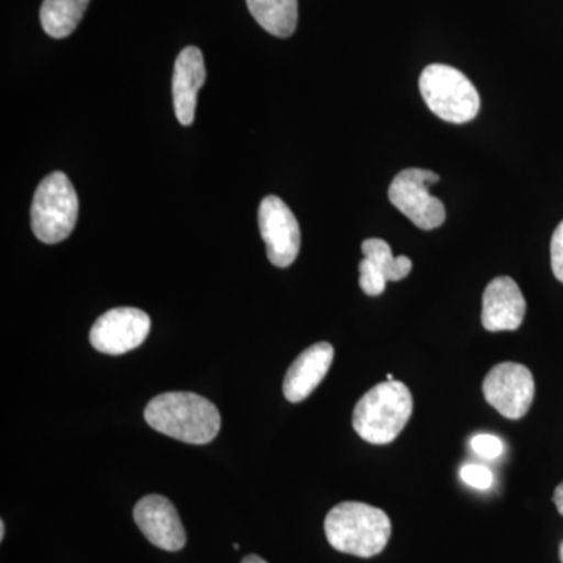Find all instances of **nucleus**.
Listing matches in <instances>:
<instances>
[{"instance_id":"1","label":"nucleus","mask_w":563,"mask_h":563,"mask_svg":"<svg viewBox=\"0 0 563 563\" xmlns=\"http://www.w3.org/2000/svg\"><path fill=\"white\" fill-rule=\"evenodd\" d=\"M144 418L155 431L184 443L213 442L221 429L220 410L196 393H163L147 404Z\"/></svg>"},{"instance_id":"2","label":"nucleus","mask_w":563,"mask_h":563,"mask_svg":"<svg viewBox=\"0 0 563 563\" xmlns=\"http://www.w3.org/2000/svg\"><path fill=\"white\" fill-rule=\"evenodd\" d=\"M324 532L333 550L369 559L387 547L391 521L384 510L369 504L344 501L325 517Z\"/></svg>"},{"instance_id":"3","label":"nucleus","mask_w":563,"mask_h":563,"mask_svg":"<svg viewBox=\"0 0 563 563\" xmlns=\"http://www.w3.org/2000/svg\"><path fill=\"white\" fill-rule=\"evenodd\" d=\"M412 393L399 380H387L362 396L352 415L361 439L373 444L391 443L412 417Z\"/></svg>"},{"instance_id":"4","label":"nucleus","mask_w":563,"mask_h":563,"mask_svg":"<svg viewBox=\"0 0 563 563\" xmlns=\"http://www.w3.org/2000/svg\"><path fill=\"white\" fill-rule=\"evenodd\" d=\"M79 217V198L65 173L44 177L32 203V231L40 242L60 243L68 239Z\"/></svg>"},{"instance_id":"5","label":"nucleus","mask_w":563,"mask_h":563,"mask_svg":"<svg viewBox=\"0 0 563 563\" xmlns=\"http://www.w3.org/2000/svg\"><path fill=\"white\" fill-rule=\"evenodd\" d=\"M426 106L440 120L465 124L479 113V92L468 77L448 65H429L420 77Z\"/></svg>"},{"instance_id":"6","label":"nucleus","mask_w":563,"mask_h":563,"mask_svg":"<svg viewBox=\"0 0 563 563\" xmlns=\"http://www.w3.org/2000/svg\"><path fill=\"white\" fill-rule=\"evenodd\" d=\"M437 181H440L439 174L409 168L399 173L388 188V198L393 206L422 231L440 228L446 220L443 202L429 191Z\"/></svg>"},{"instance_id":"7","label":"nucleus","mask_w":563,"mask_h":563,"mask_svg":"<svg viewBox=\"0 0 563 563\" xmlns=\"http://www.w3.org/2000/svg\"><path fill=\"white\" fill-rule=\"evenodd\" d=\"M485 399L509 420H520L531 409L536 396L532 373L521 363L504 362L484 379Z\"/></svg>"},{"instance_id":"8","label":"nucleus","mask_w":563,"mask_h":563,"mask_svg":"<svg viewBox=\"0 0 563 563\" xmlns=\"http://www.w3.org/2000/svg\"><path fill=\"white\" fill-rule=\"evenodd\" d=\"M258 228L268 261L277 268H288L301 250V229L290 207L277 196H266L258 207Z\"/></svg>"},{"instance_id":"9","label":"nucleus","mask_w":563,"mask_h":563,"mask_svg":"<svg viewBox=\"0 0 563 563\" xmlns=\"http://www.w3.org/2000/svg\"><path fill=\"white\" fill-rule=\"evenodd\" d=\"M150 332V314L133 307H118L92 324L90 343L102 354L120 355L141 346Z\"/></svg>"},{"instance_id":"10","label":"nucleus","mask_w":563,"mask_h":563,"mask_svg":"<svg viewBox=\"0 0 563 563\" xmlns=\"http://www.w3.org/2000/svg\"><path fill=\"white\" fill-rule=\"evenodd\" d=\"M133 518L143 536L161 550L176 553L187 544V533L179 514L165 496H144L136 503Z\"/></svg>"},{"instance_id":"11","label":"nucleus","mask_w":563,"mask_h":563,"mask_svg":"<svg viewBox=\"0 0 563 563\" xmlns=\"http://www.w3.org/2000/svg\"><path fill=\"white\" fill-rule=\"evenodd\" d=\"M525 314V296L512 277H496L487 285L483 296V325L488 332L517 331Z\"/></svg>"},{"instance_id":"12","label":"nucleus","mask_w":563,"mask_h":563,"mask_svg":"<svg viewBox=\"0 0 563 563\" xmlns=\"http://www.w3.org/2000/svg\"><path fill=\"white\" fill-rule=\"evenodd\" d=\"M207 79L201 49L185 47L177 57L173 74L174 111L181 125H191L198 106V92Z\"/></svg>"},{"instance_id":"13","label":"nucleus","mask_w":563,"mask_h":563,"mask_svg":"<svg viewBox=\"0 0 563 563\" xmlns=\"http://www.w3.org/2000/svg\"><path fill=\"white\" fill-rule=\"evenodd\" d=\"M335 351L331 343H317L291 363L284 379V395L290 402L309 398L331 369Z\"/></svg>"},{"instance_id":"14","label":"nucleus","mask_w":563,"mask_h":563,"mask_svg":"<svg viewBox=\"0 0 563 563\" xmlns=\"http://www.w3.org/2000/svg\"><path fill=\"white\" fill-rule=\"evenodd\" d=\"M252 18L277 38H288L298 27V0H246Z\"/></svg>"},{"instance_id":"15","label":"nucleus","mask_w":563,"mask_h":563,"mask_svg":"<svg viewBox=\"0 0 563 563\" xmlns=\"http://www.w3.org/2000/svg\"><path fill=\"white\" fill-rule=\"evenodd\" d=\"M90 0H44L40 20L43 31L51 38H66L76 31Z\"/></svg>"},{"instance_id":"16","label":"nucleus","mask_w":563,"mask_h":563,"mask_svg":"<svg viewBox=\"0 0 563 563\" xmlns=\"http://www.w3.org/2000/svg\"><path fill=\"white\" fill-rule=\"evenodd\" d=\"M362 252L365 258H368L388 282L402 280L412 272V261L406 255L393 257L390 244L384 242V240H365L362 243Z\"/></svg>"},{"instance_id":"17","label":"nucleus","mask_w":563,"mask_h":563,"mask_svg":"<svg viewBox=\"0 0 563 563\" xmlns=\"http://www.w3.org/2000/svg\"><path fill=\"white\" fill-rule=\"evenodd\" d=\"M358 273H361V287L365 295H383L388 280L385 279L384 274L368 258L363 257L361 265H358Z\"/></svg>"},{"instance_id":"18","label":"nucleus","mask_w":563,"mask_h":563,"mask_svg":"<svg viewBox=\"0 0 563 563\" xmlns=\"http://www.w3.org/2000/svg\"><path fill=\"white\" fill-rule=\"evenodd\" d=\"M461 477L463 483L470 485V487L476 488V490H488L493 485V474L490 470L484 465H474V463L463 465L461 468Z\"/></svg>"},{"instance_id":"19","label":"nucleus","mask_w":563,"mask_h":563,"mask_svg":"<svg viewBox=\"0 0 563 563\" xmlns=\"http://www.w3.org/2000/svg\"><path fill=\"white\" fill-rule=\"evenodd\" d=\"M472 448L474 453L481 455V457L495 461L503 454L504 443L498 437L481 433V435L473 437Z\"/></svg>"},{"instance_id":"20","label":"nucleus","mask_w":563,"mask_h":563,"mask_svg":"<svg viewBox=\"0 0 563 563\" xmlns=\"http://www.w3.org/2000/svg\"><path fill=\"white\" fill-rule=\"evenodd\" d=\"M551 266H553L555 279L563 284V221L555 229L551 240Z\"/></svg>"},{"instance_id":"21","label":"nucleus","mask_w":563,"mask_h":563,"mask_svg":"<svg viewBox=\"0 0 563 563\" xmlns=\"http://www.w3.org/2000/svg\"><path fill=\"white\" fill-rule=\"evenodd\" d=\"M554 504L558 507L559 514L563 515V483L555 488Z\"/></svg>"},{"instance_id":"22","label":"nucleus","mask_w":563,"mask_h":563,"mask_svg":"<svg viewBox=\"0 0 563 563\" xmlns=\"http://www.w3.org/2000/svg\"><path fill=\"white\" fill-rule=\"evenodd\" d=\"M242 563H268V562L263 561L261 555L251 554V555H246V558L243 559Z\"/></svg>"},{"instance_id":"23","label":"nucleus","mask_w":563,"mask_h":563,"mask_svg":"<svg viewBox=\"0 0 563 563\" xmlns=\"http://www.w3.org/2000/svg\"><path fill=\"white\" fill-rule=\"evenodd\" d=\"M5 539V523L0 521V540Z\"/></svg>"},{"instance_id":"24","label":"nucleus","mask_w":563,"mask_h":563,"mask_svg":"<svg viewBox=\"0 0 563 563\" xmlns=\"http://www.w3.org/2000/svg\"><path fill=\"white\" fill-rule=\"evenodd\" d=\"M561 561L563 563V543L561 544Z\"/></svg>"},{"instance_id":"25","label":"nucleus","mask_w":563,"mask_h":563,"mask_svg":"<svg viewBox=\"0 0 563 563\" xmlns=\"http://www.w3.org/2000/svg\"><path fill=\"white\" fill-rule=\"evenodd\" d=\"M387 380H393V374H387Z\"/></svg>"}]
</instances>
